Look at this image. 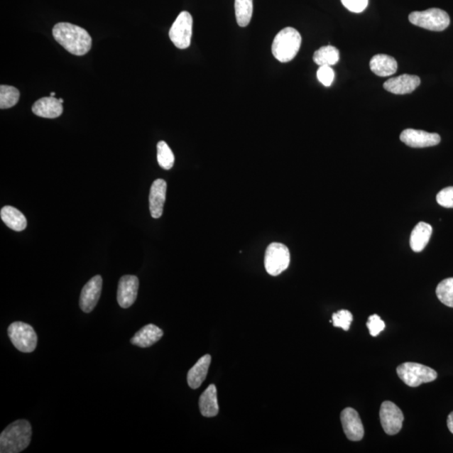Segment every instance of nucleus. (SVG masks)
Listing matches in <instances>:
<instances>
[{
    "instance_id": "nucleus-11",
    "label": "nucleus",
    "mask_w": 453,
    "mask_h": 453,
    "mask_svg": "<svg viewBox=\"0 0 453 453\" xmlns=\"http://www.w3.org/2000/svg\"><path fill=\"white\" fill-rule=\"evenodd\" d=\"M400 141L406 146L413 148H427L435 146L441 142L438 133H428L417 129H405L400 133Z\"/></svg>"
},
{
    "instance_id": "nucleus-33",
    "label": "nucleus",
    "mask_w": 453,
    "mask_h": 453,
    "mask_svg": "<svg viewBox=\"0 0 453 453\" xmlns=\"http://www.w3.org/2000/svg\"><path fill=\"white\" fill-rule=\"evenodd\" d=\"M447 427L449 429V431L453 434V411L448 415L447 417Z\"/></svg>"
},
{
    "instance_id": "nucleus-1",
    "label": "nucleus",
    "mask_w": 453,
    "mask_h": 453,
    "mask_svg": "<svg viewBox=\"0 0 453 453\" xmlns=\"http://www.w3.org/2000/svg\"><path fill=\"white\" fill-rule=\"evenodd\" d=\"M55 40L72 55H84L92 48V37L80 26L61 22L53 30Z\"/></svg>"
},
{
    "instance_id": "nucleus-10",
    "label": "nucleus",
    "mask_w": 453,
    "mask_h": 453,
    "mask_svg": "<svg viewBox=\"0 0 453 453\" xmlns=\"http://www.w3.org/2000/svg\"><path fill=\"white\" fill-rule=\"evenodd\" d=\"M341 422L346 438L350 441H361L364 436V429L357 410L345 408L341 413Z\"/></svg>"
},
{
    "instance_id": "nucleus-18",
    "label": "nucleus",
    "mask_w": 453,
    "mask_h": 453,
    "mask_svg": "<svg viewBox=\"0 0 453 453\" xmlns=\"http://www.w3.org/2000/svg\"><path fill=\"white\" fill-rule=\"evenodd\" d=\"M212 358L209 354L202 356L187 373L188 386L193 390L197 389L206 380L207 372L211 364Z\"/></svg>"
},
{
    "instance_id": "nucleus-25",
    "label": "nucleus",
    "mask_w": 453,
    "mask_h": 453,
    "mask_svg": "<svg viewBox=\"0 0 453 453\" xmlns=\"http://www.w3.org/2000/svg\"><path fill=\"white\" fill-rule=\"evenodd\" d=\"M18 99H20V92L15 87L0 86V109H11L17 104Z\"/></svg>"
},
{
    "instance_id": "nucleus-31",
    "label": "nucleus",
    "mask_w": 453,
    "mask_h": 453,
    "mask_svg": "<svg viewBox=\"0 0 453 453\" xmlns=\"http://www.w3.org/2000/svg\"><path fill=\"white\" fill-rule=\"evenodd\" d=\"M437 202L439 205L453 209V187H448L437 194Z\"/></svg>"
},
{
    "instance_id": "nucleus-32",
    "label": "nucleus",
    "mask_w": 453,
    "mask_h": 453,
    "mask_svg": "<svg viewBox=\"0 0 453 453\" xmlns=\"http://www.w3.org/2000/svg\"><path fill=\"white\" fill-rule=\"evenodd\" d=\"M341 2L349 11L361 13L367 8L369 0H341Z\"/></svg>"
},
{
    "instance_id": "nucleus-21",
    "label": "nucleus",
    "mask_w": 453,
    "mask_h": 453,
    "mask_svg": "<svg viewBox=\"0 0 453 453\" xmlns=\"http://www.w3.org/2000/svg\"><path fill=\"white\" fill-rule=\"evenodd\" d=\"M432 234V226L424 222L415 226L410 235V248L414 252H422L426 248L431 239Z\"/></svg>"
},
{
    "instance_id": "nucleus-30",
    "label": "nucleus",
    "mask_w": 453,
    "mask_h": 453,
    "mask_svg": "<svg viewBox=\"0 0 453 453\" xmlns=\"http://www.w3.org/2000/svg\"><path fill=\"white\" fill-rule=\"evenodd\" d=\"M317 78L319 82L325 87H329L334 81V71L330 66H322L317 70Z\"/></svg>"
},
{
    "instance_id": "nucleus-26",
    "label": "nucleus",
    "mask_w": 453,
    "mask_h": 453,
    "mask_svg": "<svg viewBox=\"0 0 453 453\" xmlns=\"http://www.w3.org/2000/svg\"><path fill=\"white\" fill-rule=\"evenodd\" d=\"M157 160L161 168L170 170L173 168L175 156L170 148L165 141L157 144Z\"/></svg>"
},
{
    "instance_id": "nucleus-22",
    "label": "nucleus",
    "mask_w": 453,
    "mask_h": 453,
    "mask_svg": "<svg viewBox=\"0 0 453 453\" xmlns=\"http://www.w3.org/2000/svg\"><path fill=\"white\" fill-rule=\"evenodd\" d=\"M0 216L4 224L8 228L21 232L25 230L27 226V220L24 214L18 211L16 207L11 206L4 207L0 212Z\"/></svg>"
},
{
    "instance_id": "nucleus-12",
    "label": "nucleus",
    "mask_w": 453,
    "mask_h": 453,
    "mask_svg": "<svg viewBox=\"0 0 453 453\" xmlns=\"http://www.w3.org/2000/svg\"><path fill=\"white\" fill-rule=\"evenodd\" d=\"M103 279L100 275H96L83 286L80 305L82 312L89 313L98 304L101 295Z\"/></svg>"
},
{
    "instance_id": "nucleus-35",
    "label": "nucleus",
    "mask_w": 453,
    "mask_h": 453,
    "mask_svg": "<svg viewBox=\"0 0 453 453\" xmlns=\"http://www.w3.org/2000/svg\"><path fill=\"white\" fill-rule=\"evenodd\" d=\"M59 101L61 102L62 104H63L64 100L62 99H59Z\"/></svg>"
},
{
    "instance_id": "nucleus-6",
    "label": "nucleus",
    "mask_w": 453,
    "mask_h": 453,
    "mask_svg": "<svg viewBox=\"0 0 453 453\" xmlns=\"http://www.w3.org/2000/svg\"><path fill=\"white\" fill-rule=\"evenodd\" d=\"M9 339L16 348L23 353H31L37 346L36 332L34 328L22 322H13L8 328Z\"/></svg>"
},
{
    "instance_id": "nucleus-20",
    "label": "nucleus",
    "mask_w": 453,
    "mask_h": 453,
    "mask_svg": "<svg viewBox=\"0 0 453 453\" xmlns=\"http://www.w3.org/2000/svg\"><path fill=\"white\" fill-rule=\"evenodd\" d=\"M200 408L202 415L205 417H214L219 414L218 395L214 385H210L202 393L200 399Z\"/></svg>"
},
{
    "instance_id": "nucleus-19",
    "label": "nucleus",
    "mask_w": 453,
    "mask_h": 453,
    "mask_svg": "<svg viewBox=\"0 0 453 453\" xmlns=\"http://www.w3.org/2000/svg\"><path fill=\"white\" fill-rule=\"evenodd\" d=\"M371 71L378 77H390L397 72V62L394 58L385 54L373 55L369 63Z\"/></svg>"
},
{
    "instance_id": "nucleus-14",
    "label": "nucleus",
    "mask_w": 453,
    "mask_h": 453,
    "mask_svg": "<svg viewBox=\"0 0 453 453\" xmlns=\"http://www.w3.org/2000/svg\"><path fill=\"white\" fill-rule=\"evenodd\" d=\"M420 84L419 77L403 74V75L390 78L383 84V89L394 94H408L417 89Z\"/></svg>"
},
{
    "instance_id": "nucleus-23",
    "label": "nucleus",
    "mask_w": 453,
    "mask_h": 453,
    "mask_svg": "<svg viewBox=\"0 0 453 453\" xmlns=\"http://www.w3.org/2000/svg\"><path fill=\"white\" fill-rule=\"evenodd\" d=\"M340 58L339 50L335 46L326 45L318 49L313 55V61L322 66H332L339 62Z\"/></svg>"
},
{
    "instance_id": "nucleus-29",
    "label": "nucleus",
    "mask_w": 453,
    "mask_h": 453,
    "mask_svg": "<svg viewBox=\"0 0 453 453\" xmlns=\"http://www.w3.org/2000/svg\"><path fill=\"white\" fill-rule=\"evenodd\" d=\"M367 327L369 334L373 337H377L382 331L385 330L386 323L382 321L380 316L373 314V315L369 317Z\"/></svg>"
},
{
    "instance_id": "nucleus-7",
    "label": "nucleus",
    "mask_w": 453,
    "mask_h": 453,
    "mask_svg": "<svg viewBox=\"0 0 453 453\" xmlns=\"http://www.w3.org/2000/svg\"><path fill=\"white\" fill-rule=\"evenodd\" d=\"M290 261L289 249L280 243H272L268 246L265 256V267L273 276H277L288 269Z\"/></svg>"
},
{
    "instance_id": "nucleus-17",
    "label": "nucleus",
    "mask_w": 453,
    "mask_h": 453,
    "mask_svg": "<svg viewBox=\"0 0 453 453\" xmlns=\"http://www.w3.org/2000/svg\"><path fill=\"white\" fill-rule=\"evenodd\" d=\"M163 337V331L153 324L146 325L138 331L131 340L133 345L140 348H149Z\"/></svg>"
},
{
    "instance_id": "nucleus-9",
    "label": "nucleus",
    "mask_w": 453,
    "mask_h": 453,
    "mask_svg": "<svg viewBox=\"0 0 453 453\" xmlns=\"http://www.w3.org/2000/svg\"><path fill=\"white\" fill-rule=\"evenodd\" d=\"M380 417L383 431L388 435L394 436L400 432L403 426L404 415L395 403L391 401L383 402Z\"/></svg>"
},
{
    "instance_id": "nucleus-2",
    "label": "nucleus",
    "mask_w": 453,
    "mask_h": 453,
    "mask_svg": "<svg viewBox=\"0 0 453 453\" xmlns=\"http://www.w3.org/2000/svg\"><path fill=\"white\" fill-rule=\"evenodd\" d=\"M32 430L26 420H18L4 430L0 435V452L18 453L30 445Z\"/></svg>"
},
{
    "instance_id": "nucleus-27",
    "label": "nucleus",
    "mask_w": 453,
    "mask_h": 453,
    "mask_svg": "<svg viewBox=\"0 0 453 453\" xmlns=\"http://www.w3.org/2000/svg\"><path fill=\"white\" fill-rule=\"evenodd\" d=\"M436 293L442 304L453 308V277L441 281L437 285Z\"/></svg>"
},
{
    "instance_id": "nucleus-24",
    "label": "nucleus",
    "mask_w": 453,
    "mask_h": 453,
    "mask_svg": "<svg viewBox=\"0 0 453 453\" xmlns=\"http://www.w3.org/2000/svg\"><path fill=\"white\" fill-rule=\"evenodd\" d=\"M234 8L238 25L241 27L249 26L253 16V0H235Z\"/></svg>"
},
{
    "instance_id": "nucleus-34",
    "label": "nucleus",
    "mask_w": 453,
    "mask_h": 453,
    "mask_svg": "<svg viewBox=\"0 0 453 453\" xmlns=\"http://www.w3.org/2000/svg\"><path fill=\"white\" fill-rule=\"evenodd\" d=\"M55 92H50V96L54 97L55 96Z\"/></svg>"
},
{
    "instance_id": "nucleus-28",
    "label": "nucleus",
    "mask_w": 453,
    "mask_h": 453,
    "mask_svg": "<svg viewBox=\"0 0 453 453\" xmlns=\"http://www.w3.org/2000/svg\"><path fill=\"white\" fill-rule=\"evenodd\" d=\"M353 318V314L348 310H341L332 314V323L336 327H341L344 331H349Z\"/></svg>"
},
{
    "instance_id": "nucleus-16",
    "label": "nucleus",
    "mask_w": 453,
    "mask_h": 453,
    "mask_svg": "<svg viewBox=\"0 0 453 453\" xmlns=\"http://www.w3.org/2000/svg\"><path fill=\"white\" fill-rule=\"evenodd\" d=\"M32 112L41 118H58L63 113L62 104L54 97H44L32 106Z\"/></svg>"
},
{
    "instance_id": "nucleus-13",
    "label": "nucleus",
    "mask_w": 453,
    "mask_h": 453,
    "mask_svg": "<svg viewBox=\"0 0 453 453\" xmlns=\"http://www.w3.org/2000/svg\"><path fill=\"white\" fill-rule=\"evenodd\" d=\"M138 290V279L136 275H124L119 280L117 300L120 307L126 309L135 303Z\"/></svg>"
},
{
    "instance_id": "nucleus-8",
    "label": "nucleus",
    "mask_w": 453,
    "mask_h": 453,
    "mask_svg": "<svg viewBox=\"0 0 453 453\" xmlns=\"http://www.w3.org/2000/svg\"><path fill=\"white\" fill-rule=\"evenodd\" d=\"M193 20L191 13L182 11L173 23L169 32V36L173 43L178 48L187 49L191 45L192 36Z\"/></svg>"
},
{
    "instance_id": "nucleus-5",
    "label": "nucleus",
    "mask_w": 453,
    "mask_h": 453,
    "mask_svg": "<svg viewBox=\"0 0 453 453\" xmlns=\"http://www.w3.org/2000/svg\"><path fill=\"white\" fill-rule=\"evenodd\" d=\"M411 24L432 31H442L450 25V17L442 9L433 8L424 11H415L409 16Z\"/></svg>"
},
{
    "instance_id": "nucleus-15",
    "label": "nucleus",
    "mask_w": 453,
    "mask_h": 453,
    "mask_svg": "<svg viewBox=\"0 0 453 453\" xmlns=\"http://www.w3.org/2000/svg\"><path fill=\"white\" fill-rule=\"evenodd\" d=\"M166 188H168V184L163 179H157L151 185L149 202L152 218L160 219L163 214Z\"/></svg>"
},
{
    "instance_id": "nucleus-4",
    "label": "nucleus",
    "mask_w": 453,
    "mask_h": 453,
    "mask_svg": "<svg viewBox=\"0 0 453 453\" xmlns=\"http://www.w3.org/2000/svg\"><path fill=\"white\" fill-rule=\"evenodd\" d=\"M396 372L400 380L410 387H418L437 378V373L433 369L417 363L402 364L397 367Z\"/></svg>"
},
{
    "instance_id": "nucleus-3",
    "label": "nucleus",
    "mask_w": 453,
    "mask_h": 453,
    "mask_svg": "<svg viewBox=\"0 0 453 453\" xmlns=\"http://www.w3.org/2000/svg\"><path fill=\"white\" fill-rule=\"evenodd\" d=\"M302 36L293 27H286L275 37L272 54L282 63L293 61L302 45Z\"/></svg>"
}]
</instances>
